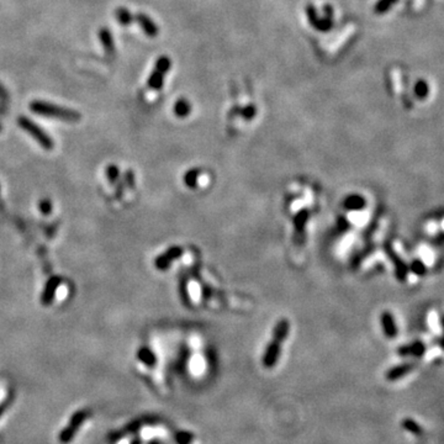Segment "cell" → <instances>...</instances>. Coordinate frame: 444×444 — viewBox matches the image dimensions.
Listing matches in <instances>:
<instances>
[{
    "mask_svg": "<svg viewBox=\"0 0 444 444\" xmlns=\"http://www.w3.org/2000/svg\"><path fill=\"white\" fill-rule=\"evenodd\" d=\"M30 107H31L32 111L36 112V114L48 117H55V119L63 120V121L76 122L79 121V119H81V115L77 111L66 109V107L62 106H57V105L48 104V102L33 101L31 102V106Z\"/></svg>",
    "mask_w": 444,
    "mask_h": 444,
    "instance_id": "1",
    "label": "cell"
},
{
    "mask_svg": "<svg viewBox=\"0 0 444 444\" xmlns=\"http://www.w3.org/2000/svg\"><path fill=\"white\" fill-rule=\"evenodd\" d=\"M17 122H19L20 126L22 127V130L26 131L29 135H31L33 140L37 141L43 148H46V150H52L53 147L52 140H51V138L48 137V136L46 135L37 125L33 124L32 121H30L27 117H19V121Z\"/></svg>",
    "mask_w": 444,
    "mask_h": 444,
    "instance_id": "2",
    "label": "cell"
},
{
    "mask_svg": "<svg viewBox=\"0 0 444 444\" xmlns=\"http://www.w3.org/2000/svg\"><path fill=\"white\" fill-rule=\"evenodd\" d=\"M281 354V342H279L278 340H271L269 342V345L266 346V351L263 354V365L264 368L271 369L276 365V363L279 361Z\"/></svg>",
    "mask_w": 444,
    "mask_h": 444,
    "instance_id": "3",
    "label": "cell"
},
{
    "mask_svg": "<svg viewBox=\"0 0 444 444\" xmlns=\"http://www.w3.org/2000/svg\"><path fill=\"white\" fill-rule=\"evenodd\" d=\"M416 368L415 363H402L400 365L392 366L391 369L386 371L385 374V378L389 381H397L400 379L405 378L406 375H409L410 373Z\"/></svg>",
    "mask_w": 444,
    "mask_h": 444,
    "instance_id": "4",
    "label": "cell"
},
{
    "mask_svg": "<svg viewBox=\"0 0 444 444\" xmlns=\"http://www.w3.org/2000/svg\"><path fill=\"white\" fill-rule=\"evenodd\" d=\"M380 323H381V328H382V332L384 335L386 336L389 340H394L396 338L397 333V326H396V321H395L394 316H392L391 312L389 311H384L380 316Z\"/></svg>",
    "mask_w": 444,
    "mask_h": 444,
    "instance_id": "5",
    "label": "cell"
},
{
    "mask_svg": "<svg viewBox=\"0 0 444 444\" xmlns=\"http://www.w3.org/2000/svg\"><path fill=\"white\" fill-rule=\"evenodd\" d=\"M181 254H183V250L180 247H172L171 250H168L166 253L158 257L157 261H156V266L159 270H166V269L169 268L172 262L178 259Z\"/></svg>",
    "mask_w": 444,
    "mask_h": 444,
    "instance_id": "6",
    "label": "cell"
},
{
    "mask_svg": "<svg viewBox=\"0 0 444 444\" xmlns=\"http://www.w3.org/2000/svg\"><path fill=\"white\" fill-rule=\"evenodd\" d=\"M400 356H415L421 358L426 353V345L421 341H415L410 345H404L397 349Z\"/></svg>",
    "mask_w": 444,
    "mask_h": 444,
    "instance_id": "7",
    "label": "cell"
},
{
    "mask_svg": "<svg viewBox=\"0 0 444 444\" xmlns=\"http://www.w3.org/2000/svg\"><path fill=\"white\" fill-rule=\"evenodd\" d=\"M386 252L390 256V259L392 261L395 266V274H396V278L399 279L400 281H405L407 279V274H409V266L405 264V262L397 256L394 251L391 250L390 247H386Z\"/></svg>",
    "mask_w": 444,
    "mask_h": 444,
    "instance_id": "8",
    "label": "cell"
},
{
    "mask_svg": "<svg viewBox=\"0 0 444 444\" xmlns=\"http://www.w3.org/2000/svg\"><path fill=\"white\" fill-rule=\"evenodd\" d=\"M366 200L363 195L351 194L343 200V207L348 211H361L365 209Z\"/></svg>",
    "mask_w": 444,
    "mask_h": 444,
    "instance_id": "9",
    "label": "cell"
},
{
    "mask_svg": "<svg viewBox=\"0 0 444 444\" xmlns=\"http://www.w3.org/2000/svg\"><path fill=\"white\" fill-rule=\"evenodd\" d=\"M87 415L84 412L77 413V415L72 418L71 425H69L68 427L63 431L62 435H61V441H62V442H68V441H71L72 437L74 436V433H76V430L82 425V423H83Z\"/></svg>",
    "mask_w": 444,
    "mask_h": 444,
    "instance_id": "10",
    "label": "cell"
},
{
    "mask_svg": "<svg viewBox=\"0 0 444 444\" xmlns=\"http://www.w3.org/2000/svg\"><path fill=\"white\" fill-rule=\"evenodd\" d=\"M136 21L140 24V26L142 27L143 32H145L147 36L155 37V36L158 35L159 30H158L157 25H156L155 22L151 20V17H148L147 15H145L141 12V14H138L137 16H136Z\"/></svg>",
    "mask_w": 444,
    "mask_h": 444,
    "instance_id": "11",
    "label": "cell"
},
{
    "mask_svg": "<svg viewBox=\"0 0 444 444\" xmlns=\"http://www.w3.org/2000/svg\"><path fill=\"white\" fill-rule=\"evenodd\" d=\"M290 332V323L287 320H280L275 325L273 330V338L274 340H278L279 342L283 343L284 341H286L287 336Z\"/></svg>",
    "mask_w": 444,
    "mask_h": 444,
    "instance_id": "12",
    "label": "cell"
},
{
    "mask_svg": "<svg viewBox=\"0 0 444 444\" xmlns=\"http://www.w3.org/2000/svg\"><path fill=\"white\" fill-rule=\"evenodd\" d=\"M191 111V105L188 100L185 99H179L178 101L174 104V114L179 117H185L190 114Z\"/></svg>",
    "mask_w": 444,
    "mask_h": 444,
    "instance_id": "13",
    "label": "cell"
},
{
    "mask_svg": "<svg viewBox=\"0 0 444 444\" xmlns=\"http://www.w3.org/2000/svg\"><path fill=\"white\" fill-rule=\"evenodd\" d=\"M138 359H140L142 363H145L147 366H153L157 361V358H156L155 353H153L151 349L148 348H141L140 352L137 353Z\"/></svg>",
    "mask_w": 444,
    "mask_h": 444,
    "instance_id": "14",
    "label": "cell"
},
{
    "mask_svg": "<svg viewBox=\"0 0 444 444\" xmlns=\"http://www.w3.org/2000/svg\"><path fill=\"white\" fill-rule=\"evenodd\" d=\"M163 79H164L163 72H161L159 69L155 68V71H153L152 74H151L150 79H148V86H150V88L156 89V90H159V89L163 87Z\"/></svg>",
    "mask_w": 444,
    "mask_h": 444,
    "instance_id": "15",
    "label": "cell"
},
{
    "mask_svg": "<svg viewBox=\"0 0 444 444\" xmlns=\"http://www.w3.org/2000/svg\"><path fill=\"white\" fill-rule=\"evenodd\" d=\"M99 37H100V40H101L102 47L105 48L106 53L112 52V50H114V41H112V36H111V33H110L109 30L105 29V27L104 29L100 30Z\"/></svg>",
    "mask_w": 444,
    "mask_h": 444,
    "instance_id": "16",
    "label": "cell"
},
{
    "mask_svg": "<svg viewBox=\"0 0 444 444\" xmlns=\"http://www.w3.org/2000/svg\"><path fill=\"white\" fill-rule=\"evenodd\" d=\"M401 426L404 430H406L407 432H410L413 436H418V437H420V436L422 435V428H421V426L418 425L416 421H413L412 418H405V420L401 422Z\"/></svg>",
    "mask_w": 444,
    "mask_h": 444,
    "instance_id": "17",
    "label": "cell"
},
{
    "mask_svg": "<svg viewBox=\"0 0 444 444\" xmlns=\"http://www.w3.org/2000/svg\"><path fill=\"white\" fill-rule=\"evenodd\" d=\"M199 174L200 172L197 169H190V171L186 172L185 176H184V183L188 188L195 189L197 184V179H199Z\"/></svg>",
    "mask_w": 444,
    "mask_h": 444,
    "instance_id": "18",
    "label": "cell"
},
{
    "mask_svg": "<svg viewBox=\"0 0 444 444\" xmlns=\"http://www.w3.org/2000/svg\"><path fill=\"white\" fill-rule=\"evenodd\" d=\"M116 19L121 25H130L132 22L133 16L127 9L119 7V9H116Z\"/></svg>",
    "mask_w": 444,
    "mask_h": 444,
    "instance_id": "19",
    "label": "cell"
},
{
    "mask_svg": "<svg viewBox=\"0 0 444 444\" xmlns=\"http://www.w3.org/2000/svg\"><path fill=\"white\" fill-rule=\"evenodd\" d=\"M410 270L412 273H415L417 276H423L426 273H427V268H426V264L423 263L421 259H415L409 266Z\"/></svg>",
    "mask_w": 444,
    "mask_h": 444,
    "instance_id": "20",
    "label": "cell"
},
{
    "mask_svg": "<svg viewBox=\"0 0 444 444\" xmlns=\"http://www.w3.org/2000/svg\"><path fill=\"white\" fill-rule=\"evenodd\" d=\"M428 86H427V83H426V82H423V81H418L417 82V84H416V87H415V94H416V96L418 97V99H425L426 96L428 95Z\"/></svg>",
    "mask_w": 444,
    "mask_h": 444,
    "instance_id": "21",
    "label": "cell"
},
{
    "mask_svg": "<svg viewBox=\"0 0 444 444\" xmlns=\"http://www.w3.org/2000/svg\"><path fill=\"white\" fill-rule=\"evenodd\" d=\"M176 441L178 444H191L192 441H194V435L190 432L181 431V432L177 433Z\"/></svg>",
    "mask_w": 444,
    "mask_h": 444,
    "instance_id": "22",
    "label": "cell"
},
{
    "mask_svg": "<svg viewBox=\"0 0 444 444\" xmlns=\"http://www.w3.org/2000/svg\"><path fill=\"white\" fill-rule=\"evenodd\" d=\"M171 64L172 63H171V60H169V57H166V56H162V57L159 58L157 62H156L155 68L159 69V71L163 72V73L166 74V73H168L169 69H171Z\"/></svg>",
    "mask_w": 444,
    "mask_h": 444,
    "instance_id": "23",
    "label": "cell"
},
{
    "mask_svg": "<svg viewBox=\"0 0 444 444\" xmlns=\"http://www.w3.org/2000/svg\"><path fill=\"white\" fill-rule=\"evenodd\" d=\"M394 1H396V0H380V1H379V4L376 5V11L378 12L386 11L387 7H389Z\"/></svg>",
    "mask_w": 444,
    "mask_h": 444,
    "instance_id": "24",
    "label": "cell"
},
{
    "mask_svg": "<svg viewBox=\"0 0 444 444\" xmlns=\"http://www.w3.org/2000/svg\"><path fill=\"white\" fill-rule=\"evenodd\" d=\"M256 115V109L253 106L246 107V110H243V116L247 117L248 120H251Z\"/></svg>",
    "mask_w": 444,
    "mask_h": 444,
    "instance_id": "25",
    "label": "cell"
},
{
    "mask_svg": "<svg viewBox=\"0 0 444 444\" xmlns=\"http://www.w3.org/2000/svg\"><path fill=\"white\" fill-rule=\"evenodd\" d=\"M442 327H443V336H442V338H441V347L444 349V317L442 320Z\"/></svg>",
    "mask_w": 444,
    "mask_h": 444,
    "instance_id": "26",
    "label": "cell"
}]
</instances>
